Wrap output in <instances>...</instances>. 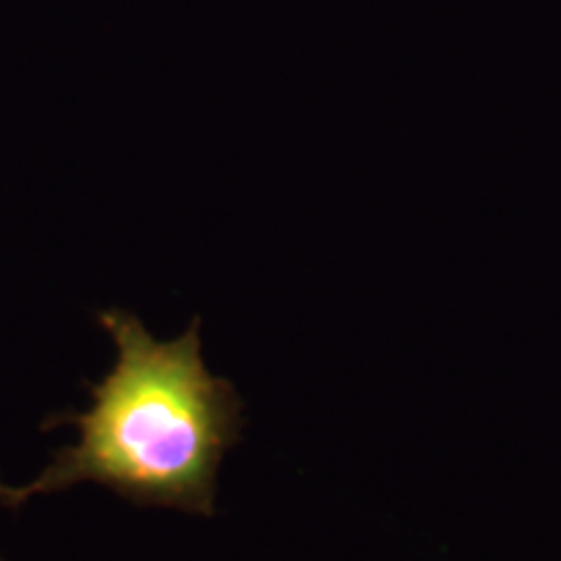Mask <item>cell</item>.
<instances>
[{
    "instance_id": "cell-1",
    "label": "cell",
    "mask_w": 561,
    "mask_h": 561,
    "mask_svg": "<svg viewBox=\"0 0 561 561\" xmlns=\"http://www.w3.org/2000/svg\"><path fill=\"white\" fill-rule=\"evenodd\" d=\"M100 325L117 346L115 369L89 385L87 413L53 419L79 426V442L55 453L32 483L0 481V502L21 507L30 496L102 483L133 504L210 517L216 473L242 432V403L234 385L203 364L201 320L174 341H157L125 310H104Z\"/></svg>"
},
{
    "instance_id": "cell-2",
    "label": "cell",
    "mask_w": 561,
    "mask_h": 561,
    "mask_svg": "<svg viewBox=\"0 0 561 561\" xmlns=\"http://www.w3.org/2000/svg\"><path fill=\"white\" fill-rule=\"evenodd\" d=\"M0 561H5V559H3V557H0Z\"/></svg>"
}]
</instances>
